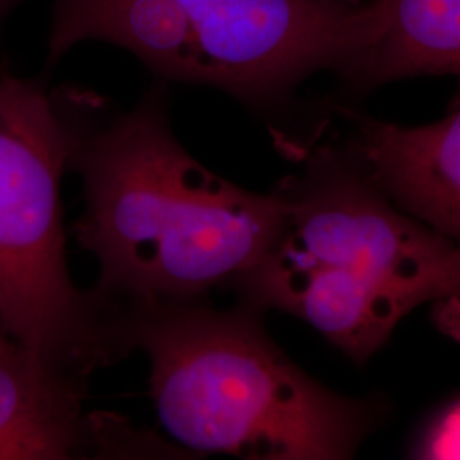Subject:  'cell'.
I'll use <instances>...</instances> for the list:
<instances>
[{"label": "cell", "mask_w": 460, "mask_h": 460, "mask_svg": "<svg viewBox=\"0 0 460 460\" xmlns=\"http://www.w3.org/2000/svg\"><path fill=\"white\" fill-rule=\"evenodd\" d=\"M68 113V165L85 195L75 230L98 260L96 292L113 305L195 302L277 244L285 198L251 193L199 164L171 130L161 89L101 128Z\"/></svg>", "instance_id": "6da1fadb"}, {"label": "cell", "mask_w": 460, "mask_h": 460, "mask_svg": "<svg viewBox=\"0 0 460 460\" xmlns=\"http://www.w3.org/2000/svg\"><path fill=\"white\" fill-rule=\"evenodd\" d=\"M279 193L277 244L234 279L244 305L300 317L365 362L412 309L460 304V247L395 208L358 163L317 148Z\"/></svg>", "instance_id": "7a4b0ae2"}, {"label": "cell", "mask_w": 460, "mask_h": 460, "mask_svg": "<svg viewBox=\"0 0 460 460\" xmlns=\"http://www.w3.org/2000/svg\"><path fill=\"white\" fill-rule=\"evenodd\" d=\"M119 336L125 351L147 353L159 421L193 452L348 459L377 418L368 402L336 394L300 370L249 305H130L119 313Z\"/></svg>", "instance_id": "3957f363"}, {"label": "cell", "mask_w": 460, "mask_h": 460, "mask_svg": "<svg viewBox=\"0 0 460 460\" xmlns=\"http://www.w3.org/2000/svg\"><path fill=\"white\" fill-rule=\"evenodd\" d=\"M384 24V0H58L49 55L106 41L164 79L266 104L315 72L353 81Z\"/></svg>", "instance_id": "277c9868"}, {"label": "cell", "mask_w": 460, "mask_h": 460, "mask_svg": "<svg viewBox=\"0 0 460 460\" xmlns=\"http://www.w3.org/2000/svg\"><path fill=\"white\" fill-rule=\"evenodd\" d=\"M72 119L66 99L0 70V323L17 343L87 376L123 355L118 311L66 270L60 180Z\"/></svg>", "instance_id": "5b68a950"}, {"label": "cell", "mask_w": 460, "mask_h": 460, "mask_svg": "<svg viewBox=\"0 0 460 460\" xmlns=\"http://www.w3.org/2000/svg\"><path fill=\"white\" fill-rule=\"evenodd\" d=\"M353 157L378 190L460 247V99L420 127L351 116Z\"/></svg>", "instance_id": "8992f818"}, {"label": "cell", "mask_w": 460, "mask_h": 460, "mask_svg": "<svg viewBox=\"0 0 460 460\" xmlns=\"http://www.w3.org/2000/svg\"><path fill=\"white\" fill-rule=\"evenodd\" d=\"M84 374L11 336L0 341V460L79 457L101 425L83 414Z\"/></svg>", "instance_id": "52a82bcc"}, {"label": "cell", "mask_w": 460, "mask_h": 460, "mask_svg": "<svg viewBox=\"0 0 460 460\" xmlns=\"http://www.w3.org/2000/svg\"><path fill=\"white\" fill-rule=\"evenodd\" d=\"M385 24L355 85L377 87L416 75L460 79V0H384Z\"/></svg>", "instance_id": "ba28073f"}, {"label": "cell", "mask_w": 460, "mask_h": 460, "mask_svg": "<svg viewBox=\"0 0 460 460\" xmlns=\"http://www.w3.org/2000/svg\"><path fill=\"white\" fill-rule=\"evenodd\" d=\"M418 454L425 459H460V397L427 428Z\"/></svg>", "instance_id": "9c48e42d"}, {"label": "cell", "mask_w": 460, "mask_h": 460, "mask_svg": "<svg viewBox=\"0 0 460 460\" xmlns=\"http://www.w3.org/2000/svg\"><path fill=\"white\" fill-rule=\"evenodd\" d=\"M16 2L17 0H0V16L5 14Z\"/></svg>", "instance_id": "30bf717a"}, {"label": "cell", "mask_w": 460, "mask_h": 460, "mask_svg": "<svg viewBox=\"0 0 460 460\" xmlns=\"http://www.w3.org/2000/svg\"><path fill=\"white\" fill-rule=\"evenodd\" d=\"M7 336H9V332H7L5 329H4V326H2V323H0V341H2V340H5Z\"/></svg>", "instance_id": "8fae6325"}]
</instances>
